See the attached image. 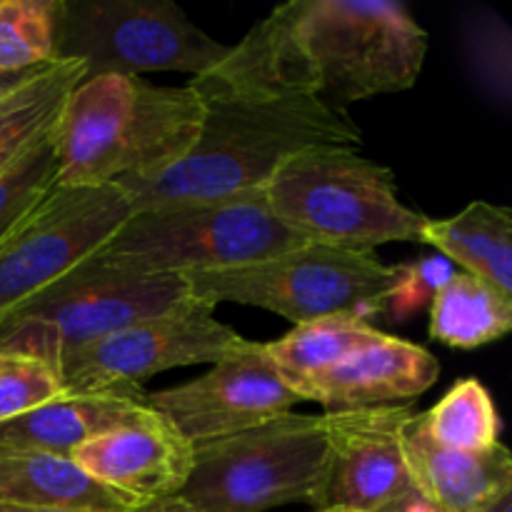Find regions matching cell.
<instances>
[{"instance_id": "cell-25", "label": "cell", "mask_w": 512, "mask_h": 512, "mask_svg": "<svg viewBox=\"0 0 512 512\" xmlns=\"http://www.w3.org/2000/svg\"><path fill=\"white\" fill-rule=\"evenodd\" d=\"M53 128L0 175V245L58 185Z\"/></svg>"}, {"instance_id": "cell-7", "label": "cell", "mask_w": 512, "mask_h": 512, "mask_svg": "<svg viewBox=\"0 0 512 512\" xmlns=\"http://www.w3.org/2000/svg\"><path fill=\"white\" fill-rule=\"evenodd\" d=\"M328 460L325 415H280L245 433L195 445L193 470L178 498L195 512L318 505Z\"/></svg>"}, {"instance_id": "cell-31", "label": "cell", "mask_w": 512, "mask_h": 512, "mask_svg": "<svg viewBox=\"0 0 512 512\" xmlns=\"http://www.w3.org/2000/svg\"><path fill=\"white\" fill-rule=\"evenodd\" d=\"M488 512H512V498H505L503 503H498L493 510H488Z\"/></svg>"}, {"instance_id": "cell-32", "label": "cell", "mask_w": 512, "mask_h": 512, "mask_svg": "<svg viewBox=\"0 0 512 512\" xmlns=\"http://www.w3.org/2000/svg\"><path fill=\"white\" fill-rule=\"evenodd\" d=\"M320 512H348V510H320Z\"/></svg>"}, {"instance_id": "cell-8", "label": "cell", "mask_w": 512, "mask_h": 512, "mask_svg": "<svg viewBox=\"0 0 512 512\" xmlns=\"http://www.w3.org/2000/svg\"><path fill=\"white\" fill-rule=\"evenodd\" d=\"M298 38L340 110L413 88L428 55V33L395 0H303Z\"/></svg>"}, {"instance_id": "cell-21", "label": "cell", "mask_w": 512, "mask_h": 512, "mask_svg": "<svg viewBox=\"0 0 512 512\" xmlns=\"http://www.w3.org/2000/svg\"><path fill=\"white\" fill-rule=\"evenodd\" d=\"M85 78L80 60H53L0 100V175L55 125L65 100Z\"/></svg>"}, {"instance_id": "cell-12", "label": "cell", "mask_w": 512, "mask_h": 512, "mask_svg": "<svg viewBox=\"0 0 512 512\" xmlns=\"http://www.w3.org/2000/svg\"><path fill=\"white\" fill-rule=\"evenodd\" d=\"M298 403L303 400L283 383L263 345L253 340L198 380L145 393V405L193 448L270 423L293 413Z\"/></svg>"}, {"instance_id": "cell-1", "label": "cell", "mask_w": 512, "mask_h": 512, "mask_svg": "<svg viewBox=\"0 0 512 512\" xmlns=\"http://www.w3.org/2000/svg\"><path fill=\"white\" fill-rule=\"evenodd\" d=\"M188 88L205 108L195 148L150 178L120 180L135 210L255 193L295 153L323 145L360 148L358 125L323 95L260 85L213 83L195 75Z\"/></svg>"}, {"instance_id": "cell-14", "label": "cell", "mask_w": 512, "mask_h": 512, "mask_svg": "<svg viewBox=\"0 0 512 512\" xmlns=\"http://www.w3.org/2000/svg\"><path fill=\"white\" fill-rule=\"evenodd\" d=\"M83 473L135 503L175 498L193 470V445L163 418L98 435L70 453Z\"/></svg>"}, {"instance_id": "cell-23", "label": "cell", "mask_w": 512, "mask_h": 512, "mask_svg": "<svg viewBox=\"0 0 512 512\" xmlns=\"http://www.w3.org/2000/svg\"><path fill=\"white\" fill-rule=\"evenodd\" d=\"M420 425L440 448L460 453H483L498 445L500 415L483 383L460 380L438 405L420 415Z\"/></svg>"}, {"instance_id": "cell-10", "label": "cell", "mask_w": 512, "mask_h": 512, "mask_svg": "<svg viewBox=\"0 0 512 512\" xmlns=\"http://www.w3.org/2000/svg\"><path fill=\"white\" fill-rule=\"evenodd\" d=\"M250 345L248 338L215 320L213 308L190 300L170 313L130 323L58 363L68 395L140 388V380L185 365L220 363Z\"/></svg>"}, {"instance_id": "cell-30", "label": "cell", "mask_w": 512, "mask_h": 512, "mask_svg": "<svg viewBox=\"0 0 512 512\" xmlns=\"http://www.w3.org/2000/svg\"><path fill=\"white\" fill-rule=\"evenodd\" d=\"M0 512H80V510H53V508H28V505L0 503Z\"/></svg>"}, {"instance_id": "cell-22", "label": "cell", "mask_w": 512, "mask_h": 512, "mask_svg": "<svg viewBox=\"0 0 512 512\" xmlns=\"http://www.w3.org/2000/svg\"><path fill=\"white\" fill-rule=\"evenodd\" d=\"M512 328V295L470 273H453L430 300V338L473 350L495 343Z\"/></svg>"}, {"instance_id": "cell-13", "label": "cell", "mask_w": 512, "mask_h": 512, "mask_svg": "<svg viewBox=\"0 0 512 512\" xmlns=\"http://www.w3.org/2000/svg\"><path fill=\"white\" fill-rule=\"evenodd\" d=\"M415 413L410 403L325 413L330 460L315 508L410 512L423 503L403 455V430Z\"/></svg>"}, {"instance_id": "cell-4", "label": "cell", "mask_w": 512, "mask_h": 512, "mask_svg": "<svg viewBox=\"0 0 512 512\" xmlns=\"http://www.w3.org/2000/svg\"><path fill=\"white\" fill-rule=\"evenodd\" d=\"M305 243L255 190L135 210L93 258L135 275H188L260 263Z\"/></svg>"}, {"instance_id": "cell-3", "label": "cell", "mask_w": 512, "mask_h": 512, "mask_svg": "<svg viewBox=\"0 0 512 512\" xmlns=\"http://www.w3.org/2000/svg\"><path fill=\"white\" fill-rule=\"evenodd\" d=\"M260 193L265 205L310 243L373 250L420 240L425 223V215L400 200L393 170L345 145L300 150Z\"/></svg>"}, {"instance_id": "cell-16", "label": "cell", "mask_w": 512, "mask_h": 512, "mask_svg": "<svg viewBox=\"0 0 512 512\" xmlns=\"http://www.w3.org/2000/svg\"><path fill=\"white\" fill-rule=\"evenodd\" d=\"M403 455L415 490L435 512H488L512 498V458L500 443L483 453L440 448L415 413L403 430Z\"/></svg>"}, {"instance_id": "cell-27", "label": "cell", "mask_w": 512, "mask_h": 512, "mask_svg": "<svg viewBox=\"0 0 512 512\" xmlns=\"http://www.w3.org/2000/svg\"><path fill=\"white\" fill-rule=\"evenodd\" d=\"M453 273V263L443 258H423L415 265H400V283L388 305L398 318H405L420 310L425 300H433L440 285Z\"/></svg>"}, {"instance_id": "cell-26", "label": "cell", "mask_w": 512, "mask_h": 512, "mask_svg": "<svg viewBox=\"0 0 512 512\" xmlns=\"http://www.w3.org/2000/svg\"><path fill=\"white\" fill-rule=\"evenodd\" d=\"M58 373L43 360L0 355V425L65 398Z\"/></svg>"}, {"instance_id": "cell-28", "label": "cell", "mask_w": 512, "mask_h": 512, "mask_svg": "<svg viewBox=\"0 0 512 512\" xmlns=\"http://www.w3.org/2000/svg\"><path fill=\"white\" fill-rule=\"evenodd\" d=\"M135 512H195L190 505H185L183 500L175 495V498H165V500H155V503H145L143 508H138Z\"/></svg>"}, {"instance_id": "cell-15", "label": "cell", "mask_w": 512, "mask_h": 512, "mask_svg": "<svg viewBox=\"0 0 512 512\" xmlns=\"http://www.w3.org/2000/svg\"><path fill=\"white\" fill-rule=\"evenodd\" d=\"M440 378L433 355L410 340L380 333L360 350L325 370L305 390V403L323 405L325 413L408 405Z\"/></svg>"}, {"instance_id": "cell-9", "label": "cell", "mask_w": 512, "mask_h": 512, "mask_svg": "<svg viewBox=\"0 0 512 512\" xmlns=\"http://www.w3.org/2000/svg\"><path fill=\"white\" fill-rule=\"evenodd\" d=\"M228 48L170 0H63L60 5L58 60H80L85 78L158 70L195 78Z\"/></svg>"}, {"instance_id": "cell-29", "label": "cell", "mask_w": 512, "mask_h": 512, "mask_svg": "<svg viewBox=\"0 0 512 512\" xmlns=\"http://www.w3.org/2000/svg\"><path fill=\"white\" fill-rule=\"evenodd\" d=\"M40 68H43V65H40ZM35 70H38V68H35ZM35 70H30V73H20V75H5V73H0V100H3L5 95L13 93V90L18 88V85L23 83V80H28L30 75L35 73Z\"/></svg>"}, {"instance_id": "cell-11", "label": "cell", "mask_w": 512, "mask_h": 512, "mask_svg": "<svg viewBox=\"0 0 512 512\" xmlns=\"http://www.w3.org/2000/svg\"><path fill=\"white\" fill-rule=\"evenodd\" d=\"M130 215L120 185H55L0 245V315L88 260Z\"/></svg>"}, {"instance_id": "cell-17", "label": "cell", "mask_w": 512, "mask_h": 512, "mask_svg": "<svg viewBox=\"0 0 512 512\" xmlns=\"http://www.w3.org/2000/svg\"><path fill=\"white\" fill-rule=\"evenodd\" d=\"M158 413L145 405L140 388L65 395L33 413L0 425V450H40L70 458L98 435L150 423Z\"/></svg>"}, {"instance_id": "cell-5", "label": "cell", "mask_w": 512, "mask_h": 512, "mask_svg": "<svg viewBox=\"0 0 512 512\" xmlns=\"http://www.w3.org/2000/svg\"><path fill=\"white\" fill-rule=\"evenodd\" d=\"M190 298L253 305L293 320L295 325L350 313H380L400 283V265H385L375 250L305 243L288 253L240 268L183 275Z\"/></svg>"}, {"instance_id": "cell-24", "label": "cell", "mask_w": 512, "mask_h": 512, "mask_svg": "<svg viewBox=\"0 0 512 512\" xmlns=\"http://www.w3.org/2000/svg\"><path fill=\"white\" fill-rule=\"evenodd\" d=\"M63 0H0V73L20 75L58 60Z\"/></svg>"}, {"instance_id": "cell-18", "label": "cell", "mask_w": 512, "mask_h": 512, "mask_svg": "<svg viewBox=\"0 0 512 512\" xmlns=\"http://www.w3.org/2000/svg\"><path fill=\"white\" fill-rule=\"evenodd\" d=\"M0 503L80 512H135L128 495L90 478L70 458L40 450H0Z\"/></svg>"}, {"instance_id": "cell-2", "label": "cell", "mask_w": 512, "mask_h": 512, "mask_svg": "<svg viewBox=\"0 0 512 512\" xmlns=\"http://www.w3.org/2000/svg\"><path fill=\"white\" fill-rule=\"evenodd\" d=\"M205 108L185 88L140 75L83 78L55 120L58 185H110L178 165L198 143Z\"/></svg>"}, {"instance_id": "cell-20", "label": "cell", "mask_w": 512, "mask_h": 512, "mask_svg": "<svg viewBox=\"0 0 512 512\" xmlns=\"http://www.w3.org/2000/svg\"><path fill=\"white\" fill-rule=\"evenodd\" d=\"M380 330L365 323V318L350 313L325 315V318L300 323L273 343L263 345L265 358L283 378V383L303 400L305 390L318 375L335 368L340 360L375 340ZM305 403V400H303Z\"/></svg>"}, {"instance_id": "cell-19", "label": "cell", "mask_w": 512, "mask_h": 512, "mask_svg": "<svg viewBox=\"0 0 512 512\" xmlns=\"http://www.w3.org/2000/svg\"><path fill=\"white\" fill-rule=\"evenodd\" d=\"M420 243L433 245L465 273L512 295V210L473 200L453 218H425Z\"/></svg>"}, {"instance_id": "cell-6", "label": "cell", "mask_w": 512, "mask_h": 512, "mask_svg": "<svg viewBox=\"0 0 512 512\" xmlns=\"http://www.w3.org/2000/svg\"><path fill=\"white\" fill-rule=\"evenodd\" d=\"M190 300L183 275L125 273L90 255L0 315V355L43 360L55 370L73 350Z\"/></svg>"}]
</instances>
